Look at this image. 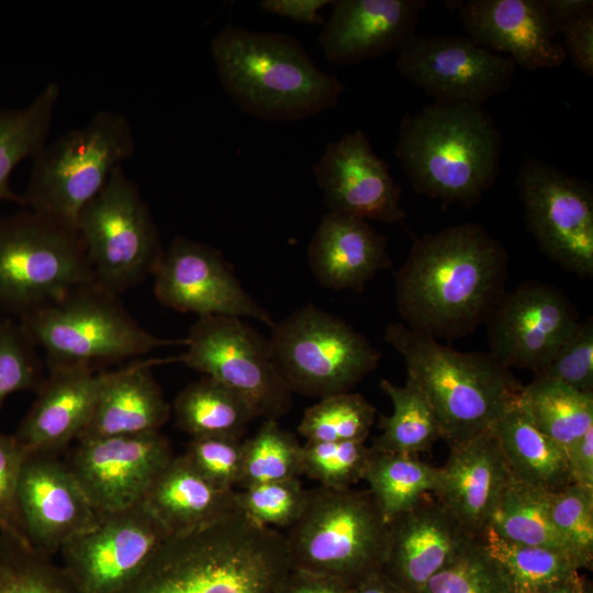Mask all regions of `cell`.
Here are the masks:
<instances>
[{
  "instance_id": "1",
  "label": "cell",
  "mask_w": 593,
  "mask_h": 593,
  "mask_svg": "<svg viewBox=\"0 0 593 593\" xmlns=\"http://www.w3.org/2000/svg\"><path fill=\"white\" fill-rule=\"evenodd\" d=\"M508 254L478 223L416 238L395 276L402 323L436 339L467 336L485 323L506 291Z\"/></svg>"
},
{
  "instance_id": "2",
  "label": "cell",
  "mask_w": 593,
  "mask_h": 593,
  "mask_svg": "<svg viewBox=\"0 0 593 593\" xmlns=\"http://www.w3.org/2000/svg\"><path fill=\"white\" fill-rule=\"evenodd\" d=\"M289 563L284 535L237 512L169 536L118 593H266Z\"/></svg>"
},
{
  "instance_id": "3",
  "label": "cell",
  "mask_w": 593,
  "mask_h": 593,
  "mask_svg": "<svg viewBox=\"0 0 593 593\" xmlns=\"http://www.w3.org/2000/svg\"><path fill=\"white\" fill-rule=\"evenodd\" d=\"M210 51L225 92L257 119L298 121L339 102L343 83L290 35L228 23L212 37Z\"/></svg>"
},
{
  "instance_id": "4",
  "label": "cell",
  "mask_w": 593,
  "mask_h": 593,
  "mask_svg": "<svg viewBox=\"0 0 593 593\" xmlns=\"http://www.w3.org/2000/svg\"><path fill=\"white\" fill-rule=\"evenodd\" d=\"M394 153L416 192L471 204L497 178L502 136L483 107L433 102L402 119Z\"/></svg>"
},
{
  "instance_id": "5",
  "label": "cell",
  "mask_w": 593,
  "mask_h": 593,
  "mask_svg": "<svg viewBox=\"0 0 593 593\" xmlns=\"http://www.w3.org/2000/svg\"><path fill=\"white\" fill-rule=\"evenodd\" d=\"M384 339L403 358L406 379L426 398L449 447L491 429L518 401L523 384L489 351H459L402 322L389 324Z\"/></svg>"
},
{
  "instance_id": "6",
  "label": "cell",
  "mask_w": 593,
  "mask_h": 593,
  "mask_svg": "<svg viewBox=\"0 0 593 593\" xmlns=\"http://www.w3.org/2000/svg\"><path fill=\"white\" fill-rule=\"evenodd\" d=\"M45 355L47 370L101 366L138 358L186 338H160L143 328L119 295L97 281L78 284L58 299L19 318Z\"/></svg>"
},
{
  "instance_id": "7",
  "label": "cell",
  "mask_w": 593,
  "mask_h": 593,
  "mask_svg": "<svg viewBox=\"0 0 593 593\" xmlns=\"http://www.w3.org/2000/svg\"><path fill=\"white\" fill-rule=\"evenodd\" d=\"M134 149L127 118L115 111L99 110L86 124L46 143L33 157L22 194L24 206L77 228L81 209Z\"/></svg>"
},
{
  "instance_id": "8",
  "label": "cell",
  "mask_w": 593,
  "mask_h": 593,
  "mask_svg": "<svg viewBox=\"0 0 593 593\" xmlns=\"http://www.w3.org/2000/svg\"><path fill=\"white\" fill-rule=\"evenodd\" d=\"M92 280L77 228L25 206L0 214V313L19 320Z\"/></svg>"
},
{
  "instance_id": "9",
  "label": "cell",
  "mask_w": 593,
  "mask_h": 593,
  "mask_svg": "<svg viewBox=\"0 0 593 593\" xmlns=\"http://www.w3.org/2000/svg\"><path fill=\"white\" fill-rule=\"evenodd\" d=\"M388 526L368 490L316 486L284 535L289 561L331 577L370 575L382 566Z\"/></svg>"
},
{
  "instance_id": "10",
  "label": "cell",
  "mask_w": 593,
  "mask_h": 593,
  "mask_svg": "<svg viewBox=\"0 0 593 593\" xmlns=\"http://www.w3.org/2000/svg\"><path fill=\"white\" fill-rule=\"evenodd\" d=\"M268 345L291 393L320 399L350 392L381 358L362 333L312 304L275 323Z\"/></svg>"
},
{
  "instance_id": "11",
  "label": "cell",
  "mask_w": 593,
  "mask_h": 593,
  "mask_svg": "<svg viewBox=\"0 0 593 593\" xmlns=\"http://www.w3.org/2000/svg\"><path fill=\"white\" fill-rule=\"evenodd\" d=\"M76 227L94 281L118 295L153 276L165 250L149 208L122 165L81 209Z\"/></svg>"
},
{
  "instance_id": "12",
  "label": "cell",
  "mask_w": 593,
  "mask_h": 593,
  "mask_svg": "<svg viewBox=\"0 0 593 593\" xmlns=\"http://www.w3.org/2000/svg\"><path fill=\"white\" fill-rule=\"evenodd\" d=\"M178 361L243 398L256 418L278 419L292 405V393L272 362L268 339L243 318L198 317Z\"/></svg>"
},
{
  "instance_id": "13",
  "label": "cell",
  "mask_w": 593,
  "mask_h": 593,
  "mask_svg": "<svg viewBox=\"0 0 593 593\" xmlns=\"http://www.w3.org/2000/svg\"><path fill=\"white\" fill-rule=\"evenodd\" d=\"M516 186L526 225L540 250L566 270L593 276L591 187L549 163L526 158Z\"/></svg>"
},
{
  "instance_id": "14",
  "label": "cell",
  "mask_w": 593,
  "mask_h": 593,
  "mask_svg": "<svg viewBox=\"0 0 593 593\" xmlns=\"http://www.w3.org/2000/svg\"><path fill=\"white\" fill-rule=\"evenodd\" d=\"M395 67L435 103L475 107L507 90L516 69L469 36L417 34L398 51Z\"/></svg>"
},
{
  "instance_id": "15",
  "label": "cell",
  "mask_w": 593,
  "mask_h": 593,
  "mask_svg": "<svg viewBox=\"0 0 593 593\" xmlns=\"http://www.w3.org/2000/svg\"><path fill=\"white\" fill-rule=\"evenodd\" d=\"M169 537L143 502L101 514L60 549L61 567L77 593H118Z\"/></svg>"
},
{
  "instance_id": "16",
  "label": "cell",
  "mask_w": 593,
  "mask_h": 593,
  "mask_svg": "<svg viewBox=\"0 0 593 593\" xmlns=\"http://www.w3.org/2000/svg\"><path fill=\"white\" fill-rule=\"evenodd\" d=\"M579 322L575 306L562 290L540 281H525L505 291L489 315V353L507 369L536 373Z\"/></svg>"
},
{
  "instance_id": "17",
  "label": "cell",
  "mask_w": 593,
  "mask_h": 593,
  "mask_svg": "<svg viewBox=\"0 0 593 593\" xmlns=\"http://www.w3.org/2000/svg\"><path fill=\"white\" fill-rule=\"evenodd\" d=\"M154 293L165 306L198 317L255 318L272 327L271 314L242 287L222 253L177 236L153 272Z\"/></svg>"
},
{
  "instance_id": "18",
  "label": "cell",
  "mask_w": 593,
  "mask_h": 593,
  "mask_svg": "<svg viewBox=\"0 0 593 593\" xmlns=\"http://www.w3.org/2000/svg\"><path fill=\"white\" fill-rule=\"evenodd\" d=\"M66 461L99 514L131 507L174 457L160 432L77 441Z\"/></svg>"
},
{
  "instance_id": "19",
  "label": "cell",
  "mask_w": 593,
  "mask_h": 593,
  "mask_svg": "<svg viewBox=\"0 0 593 593\" xmlns=\"http://www.w3.org/2000/svg\"><path fill=\"white\" fill-rule=\"evenodd\" d=\"M313 174L329 212L389 224L406 217L389 164L360 130L329 143Z\"/></svg>"
},
{
  "instance_id": "20",
  "label": "cell",
  "mask_w": 593,
  "mask_h": 593,
  "mask_svg": "<svg viewBox=\"0 0 593 593\" xmlns=\"http://www.w3.org/2000/svg\"><path fill=\"white\" fill-rule=\"evenodd\" d=\"M19 501L30 544L52 557L101 515L66 461L53 456H26Z\"/></svg>"
},
{
  "instance_id": "21",
  "label": "cell",
  "mask_w": 593,
  "mask_h": 593,
  "mask_svg": "<svg viewBox=\"0 0 593 593\" xmlns=\"http://www.w3.org/2000/svg\"><path fill=\"white\" fill-rule=\"evenodd\" d=\"M458 8L468 36L516 66L557 68L567 58L542 0H466Z\"/></svg>"
},
{
  "instance_id": "22",
  "label": "cell",
  "mask_w": 593,
  "mask_h": 593,
  "mask_svg": "<svg viewBox=\"0 0 593 593\" xmlns=\"http://www.w3.org/2000/svg\"><path fill=\"white\" fill-rule=\"evenodd\" d=\"M111 370L87 366L47 370L13 434L27 456L57 457L87 426Z\"/></svg>"
},
{
  "instance_id": "23",
  "label": "cell",
  "mask_w": 593,
  "mask_h": 593,
  "mask_svg": "<svg viewBox=\"0 0 593 593\" xmlns=\"http://www.w3.org/2000/svg\"><path fill=\"white\" fill-rule=\"evenodd\" d=\"M388 525L382 566L388 567L410 593H418L434 574L478 538L430 493Z\"/></svg>"
},
{
  "instance_id": "24",
  "label": "cell",
  "mask_w": 593,
  "mask_h": 593,
  "mask_svg": "<svg viewBox=\"0 0 593 593\" xmlns=\"http://www.w3.org/2000/svg\"><path fill=\"white\" fill-rule=\"evenodd\" d=\"M317 37L325 58L350 65L399 51L413 35L423 0H337Z\"/></svg>"
},
{
  "instance_id": "25",
  "label": "cell",
  "mask_w": 593,
  "mask_h": 593,
  "mask_svg": "<svg viewBox=\"0 0 593 593\" xmlns=\"http://www.w3.org/2000/svg\"><path fill=\"white\" fill-rule=\"evenodd\" d=\"M511 479L499 441L489 429L449 447L433 495L471 536L480 537Z\"/></svg>"
},
{
  "instance_id": "26",
  "label": "cell",
  "mask_w": 593,
  "mask_h": 593,
  "mask_svg": "<svg viewBox=\"0 0 593 593\" xmlns=\"http://www.w3.org/2000/svg\"><path fill=\"white\" fill-rule=\"evenodd\" d=\"M316 280L333 290L361 292L378 272L391 266L388 238L368 221L327 212L307 248Z\"/></svg>"
},
{
  "instance_id": "27",
  "label": "cell",
  "mask_w": 593,
  "mask_h": 593,
  "mask_svg": "<svg viewBox=\"0 0 593 593\" xmlns=\"http://www.w3.org/2000/svg\"><path fill=\"white\" fill-rule=\"evenodd\" d=\"M171 359H136L111 370L91 417L78 440L160 432L170 405L152 373V366Z\"/></svg>"
},
{
  "instance_id": "28",
  "label": "cell",
  "mask_w": 593,
  "mask_h": 593,
  "mask_svg": "<svg viewBox=\"0 0 593 593\" xmlns=\"http://www.w3.org/2000/svg\"><path fill=\"white\" fill-rule=\"evenodd\" d=\"M142 502L169 536L204 528L240 512L237 491L210 482L183 455L171 458Z\"/></svg>"
},
{
  "instance_id": "29",
  "label": "cell",
  "mask_w": 593,
  "mask_h": 593,
  "mask_svg": "<svg viewBox=\"0 0 593 593\" xmlns=\"http://www.w3.org/2000/svg\"><path fill=\"white\" fill-rule=\"evenodd\" d=\"M491 429L514 479L549 492L571 483L564 448L535 426L518 401Z\"/></svg>"
},
{
  "instance_id": "30",
  "label": "cell",
  "mask_w": 593,
  "mask_h": 593,
  "mask_svg": "<svg viewBox=\"0 0 593 593\" xmlns=\"http://www.w3.org/2000/svg\"><path fill=\"white\" fill-rule=\"evenodd\" d=\"M172 410L177 426L191 437L240 439L256 418L243 398L205 376L178 393Z\"/></svg>"
},
{
  "instance_id": "31",
  "label": "cell",
  "mask_w": 593,
  "mask_h": 593,
  "mask_svg": "<svg viewBox=\"0 0 593 593\" xmlns=\"http://www.w3.org/2000/svg\"><path fill=\"white\" fill-rule=\"evenodd\" d=\"M59 96V85L49 82L26 107L0 109V201L24 206L22 194L10 186V177L23 159L33 158L47 143Z\"/></svg>"
},
{
  "instance_id": "32",
  "label": "cell",
  "mask_w": 593,
  "mask_h": 593,
  "mask_svg": "<svg viewBox=\"0 0 593 593\" xmlns=\"http://www.w3.org/2000/svg\"><path fill=\"white\" fill-rule=\"evenodd\" d=\"M518 403L535 426L564 450L593 428V393L563 382L534 378L523 385Z\"/></svg>"
},
{
  "instance_id": "33",
  "label": "cell",
  "mask_w": 593,
  "mask_h": 593,
  "mask_svg": "<svg viewBox=\"0 0 593 593\" xmlns=\"http://www.w3.org/2000/svg\"><path fill=\"white\" fill-rule=\"evenodd\" d=\"M550 493L512 477L489 526L505 540L560 550L573 557L552 523Z\"/></svg>"
},
{
  "instance_id": "34",
  "label": "cell",
  "mask_w": 593,
  "mask_h": 593,
  "mask_svg": "<svg viewBox=\"0 0 593 593\" xmlns=\"http://www.w3.org/2000/svg\"><path fill=\"white\" fill-rule=\"evenodd\" d=\"M379 387L391 400L393 410L391 415L380 417L381 433L373 439L371 449L416 456L441 439L429 403L412 381L406 379L404 385H396L383 379Z\"/></svg>"
},
{
  "instance_id": "35",
  "label": "cell",
  "mask_w": 593,
  "mask_h": 593,
  "mask_svg": "<svg viewBox=\"0 0 593 593\" xmlns=\"http://www.w3.org/2000/svg\"><path fill=\"white\" fill-rule=\"evenodd\" d=\"M439 467L421 461L416 456L382 452L371 449L363 475L373 501L389 524L393 518L436 490Z\"/></svg>"
},
{
  "instance_id": "36",
  "label": "cell",
  "mask_w": 593,
  "mask_h": 593,
  "mask_svg": "<svg viewBox=\"0 0 593 593\" xmlns=\"http://www.w3.org/2000/svg\"><path fill=\"white\" fill-rule=\"evenodd\" d=\"M479 538L506 573L514 593H532L578 578L581 564L567 552L505 540L490 526Z\"/></svg>"
},
{
  "instance_id": "37",
  "label": "cell",
  "mask_w": 593,
  "mask_h": 593,
  "mask_svg": "<svg viewBox=\"0 0 593 593\" xmlns=\"http://www.w3.org/2000/svg\"><path fill=\"white\" fill-rule=\"evenodd\" d=\"M301 474L302 445L277 419H264L256 434L243 441L242 489Z\"/></svg>"
},
{
  "instance_id": "38",
  "label": "cell",
  "mask_w": 593,
  "mask_h": 593,
  "mask_svg": "<svg viewBox=\"0 0 593 593\" xmlns=\"http://www.w3.org/2000/svg\"><path fill=\"white\" fill-rule=\"evenodd\" d=\"M374 417V406L361 394L337 393L321 398L307 407L298 432L306 440L365 443Z\"/></svg>"
},
{
  "instance_id": "39",
  "label": "cell",
  "mask_w": 593,
  "mask_h": 593,
  "mask_svg": "<svg viewBox=\"0 0 593 593\" xmlns=\"http://www.w3.org/2000/svg\"><path fill=\"white\" fill-rule=\"evenodd\" d=\"M0 593H77L52 556L0 534Z\"/></svg>"
},
{
  "instance_id": "40",
  "label": "cell",
  "mask_w": 593,
  "mask_h": 593,
  "mask_svg": "<svg viewBox=\"0 0 593 593\" xmlns=\"http://www.w3.org/2000/svg\"><path fill=\"white\" fill-rule=\"evenodd\" d=\"M418 593H514L501 566L474 538L450 563L434 574Z\"/></svg>"
},
{
  "instance_id": "41",
  "label": "cell",
  "mask_w": 593,
  "mask_h": 593,
  "mask_svg": "<svg viewBox=\"0 0 593 593\" xmlns=\"http://www.w3.org/2000/svg\"><path fill=\"white\" fill-rule=\"evenodd\" d=\"M371 448L363 441H315L302 445V471L320 485L349 489L363 480Z\"/></svg>"
},
{
  "instance_id": "42",
  "label": "cell",
  "mask_w": 593,
  "mask_h": 593,
  "mask_svg": "<svg viewBox=\"0 0 593 593\" xmlns=\"http://www.w3.org/2000/svg\"><path fill=\"white\" fill-rule=\"evenodd\" d=\"M19 320L0 318V406L11 394L36 391L43 382L44 360Z\"/></svg>"
},
{
  "instance_id": "43",
  "label": "cell",
  "mask_w": 593,
  "mask_h": 593,
  "mask_svg": "<svg viewBox=\"0 0 593 593\" xmlns=\"http://www.w3.org/2000/svg\"><path fill=\"white\" fill-rule=\"evenodd\" d=\"M307 496L299 478L255 484L237 491L239 511L253 522L289 528L300 517ZM276 529V528H275Z\"/></svg>"
},
{
  "instance_id": "44",
  "label": "cell",
  "mask_w": 593,
  "mask_h": 593,
  "mask_svg": "<svg viewBox=\"0 0 593 593\" xmlns=\"http://www.w3.org/2000/svg\"><path fill=\"white\" fill-rule=\"evenodd\" d=\"M552 523L582 567L593 558V489L569 483L550 493Z\"/></svg>"
},
{
  "instance_id": "45",
  "label": "cell",
  "mask_w": 593,
  "mask_h": 593,
  "mask_svg": "<svg viewBox=\"0 0 593 593\" xmlns=\"http://www.w3.org/2000/svg\"><path fill=\"white\" fill-rule=\"evenodd\" d=\"M534 378L563 382L581 392L593 393V320L580 321L549 361Z\"/></svg>"
},
{
  "instance_id": "46",
  "label": "cell",
  "mask_w": 593,
  "mask_h": 593,
  "mask_svg": "<svg viewBox=\"0 0 593 593\" xmlns=\"http://www.w3.org/2000/svg\"><path fill=\"white\" fill-rule=\"evenodd\" d=\"M183 457L221 489H235L243 468V441L225 436L191 437Z\"/></svg>"
},
{
  "instance_id": "47",
  "label": "cell",
  "mask_w": 593,
  "mask_h": 593,
  "mask_svg": "<svg viewBox=\"0 0 593 593\" xmlns=\"http://www.w3.org/2000/svg\"><path fill=\"white\" fill-rule=\"evenodd\" d=\"M26 452L13 435L0 433V534L30 544L19 501Z\"/></svg>"
},
{
  "instance_id": "48",
  "label": "cell",
  "mask_w": 593,
  "mask_h": 593,
  "mask_svg": "<svg viewBox=\"0 0 593 593\" xmlns=\"http://www.w3.org/2000/svg\"><path fill=\"white\" fill-rule=\"evenodd\" d=\"M560 41L573 65L586 77H593V7L568 20L561 27Z\"/></svg>"
},
{
  "instance_id": "49",
  "label": "cell",
  "mask_w": 593,
  "mask_h": 593,
  "mask_svg": "<svg viewBox=\"0 0 593 593\" xmlns=\"http://www.w3.org/2000/svg\"><path fill=\"white\" fill-rule=\"evenodd\" d=\"M331 3H333L331 0H262L259 8L268 14L295 23L323 25L320 11Z\"/></svg>"
},
{
  "instance_id": "50",
  "label": "cell",
  "mask_w": 593,
  "mask_h": 593,
  "mask_svg": "<svg viewBox=\"0 0 593 593\" xmlns=\"http://www.w3.org/2000/svg\"><path fill=\"white\" fill-rule=\"evenodd\" d=\"M566 452L571 483L593 489V428L571 444Z\"/></svg>"
},
{
  "instance_id": "51",
  "label": "cell",
  "mask_w": 593,
  "mask_h": 593,
  "mask_svg": "<svg viewBox=\"0 0 593 593\" xmlns=\"http://www.w3.org/2000/svg\"><path fill=\"white\" fill-rule=\"evenodd\" d=\"M300 572L299 580L286 593H351L335 580L336 577L303 570Z\"/></svg>"
},
{
  "instance_id": "52",
  "label": "cell",
  "mask_w": 593,
  "mask_h": 593,
  "mask_svg": "<svg viewBox=\"0 0 593 593\" xmlns=\"http://www.w3.org/2000/svg\"><path fill=\"white\" fill-rule=\"evenodd\" d=\"M542 2L558 34L568 20L593 7L591 0H542Z\"/></svg>"
},
{
  "instance_id": "53",
  "label": "cell",
  "mask_w": 593,
  "mask_h": 593,
  "mask_svg": "<svg viewBox=\"0 0 593 593\" xmlns=\"http://www.w3.org/2000/svg\"><path fill=\"white\" fill-rule=\"evenodd\" d=\"M355 593H401L394 586L378 580L377 577L368 575Z\"/></svg>"
},
{
  "instance_id": "54",
  "label": "cell",
  "mask_w": 593,
  "mask_h": 593,
  "mask_svg": "<svg viewBox=\"0 0 593 593\" xmlns=\"http://www.w3.org/2000/svg\"><path fill=\"white\" fill-rule=\"evenodd\" d=\"M583 586L579 578L567 582L550 585L532 593H583Z\"/></svg>"
},
{
  "instance_id": "55",
  "label": "cell",
  "mask_w": 593,
  "mask_h": 593,
  "mask_svg": "<svg viewBox=\"0 0 593 593\" xmlns=\"http://www.w3.org/2000/svg\"><path fill=\"white\" fill-rule=\"evenodd\" d=\"M583 593H590V592L584 590Z\"/></svg>"
}]
</instances>
